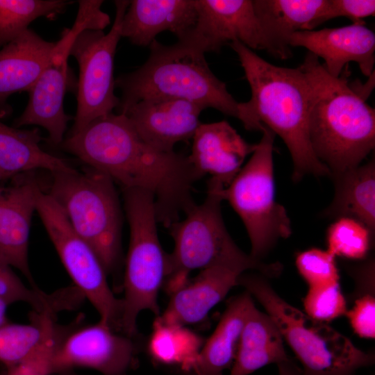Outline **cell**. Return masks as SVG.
<instances>
[{"instance_id": "277c9868", "label": "cell", "mask_w": 375, "mask_h": 375, "mask_svg": "<svg viewBox=\"0 0 375 375\" xmlns=\"http://www.w3.org/2000/svg\"><path fill=\"white\" fill-rule=\"evenodd\" d=\"M224 185L210 178L204 201L193 203L184 212L182 220L173 222L168 229L174 242L167 253L165 283L171 294L188 281L193 270L224 264L245 272L255 269L265 277H276L283 269L276 262L265 263L243 252L228 233L222 215Z\"/></svg>"}, {"instance_id": "30bf717a", "label": "cell", "mask_w": 375, "mask_h": 375, "mask_svg": "<svg viewBox=\"0 0 375 375\" xmlns=\"http://www.w3.org/2000/svg\"><path fill=\"white\" fill-rule=\"evenodd\" d=\"M35 211L75 287L95 308L100 322L115 331L121 329L122 299L116 298L110 288L100 260L73 228L59 204L40 186Z\"/></svg>"}, {"instance_id": "8992f818", "label": "cell", "mask_w": 375, "mask_h": 375, "mask_svg": "<svg viewBox=\"0 0 375 375\" xmlns=\"http://www.w3.org/2000/svg\"><path fill=\"white\" fill-rule=\"evenodd\" d=\"M60 146L123 189L151 190L167 172V154L145 142L124 114L99 117Z\"/></svg>"}, {"instance_id": "2e32d148", "label": "cell", "mask_w": 375, "mask_h": 375, "mask_svg": "<svg viewBox=\"0 0 375 375\" xmlns=\"http://www.w3.org/2000/svg\"><path fill=\"white\" fill-rule=\"evenodd\" d=\"M0 188V262L19 270L35 287L28 258L31 219L40 186L30 176H17ZM37 288V287H35Z\"/></svg>"}, {"instance_id": "f546056e", "label": "cell", "mask_w": 375, "mask_h": 375, "mask_svg": "<svg viewBox=\"0 0 375 375\" xmlns=\"http://www.w3.org/2000/svg\"><path fill=\"white\" fill-rule=\"evenodd\" d=\"M72 3L65 0H0V49L41 17L53 18Z\"/></svg>"}, {"instance_id": "5bb4252c", "label": "cell", "mask_w": 375, "mask_h": 375, "mask_svg": "<svg viewBox=\"0 0 375 375\" xmlns=\"http://www.w3.org/2000/svg\"><path fill=\"white\" fill-rule=\"evenodd\" d=\"M203 110L185 99L151 97L135 103L123 114L145 142L170 152L176 144L192 140L201 124L199 116Z\"/></svg>"}, {"instance_id": "7a4b0ae2", "label": "cell", "mask_w": 375, "mask_h": 375, "mask_svg": "<svg viewBox=\"0 0 375 375\" xmlns=\"http://www.w3.org/2000/svg\"><path fill=\"white\" fill-rule=\"evenodd\" d=\"M299 67L309 84L308 131L316 157L331 173L361 164L375 147V110L344 75L329 74L308 52Z\"/></svg>"}, {"instance_id": "ffe728a7", "label": "cell", "mask_w": 375, "mask_h": 375, "mask_svg": "<svg viewBox=\"0 0 375 375\" xmlns=\"http://www.w3.org/2000/svg\"><path fill=\"white\" fill-rule=\"evenodd\" d=\"M56 44L28 28L0 49V115L11 94L28 92L51 65Z\"/></svg>"}, {"instance_id": "ac0fdd59", "label": "cell", "mask_w": 375, "mask_h": 375, "mask_svg": "<svg viewBox=\"0 0 375 375\" xmlns=\"http://www.w3.org/2000/svg\"><path fill=\"white\" fill-rule=\"evenodd\" d=\"M242 269L217 264L201 270L192 281L172 294L163 313L156 319L169 325L185 326L203 320L229 290L238 285Z\"/></svg>"}, {"instance_id": "4316f807", "label": "cell", "mask_w": 375, "mask_h": 375, "mask_svg": "<svg viewBox=\"0 0 375 375\" xmlns=\"http://www.w3.org/2000/svg\"><path fill=\"white\" fill-rule=\"evenodd\" d=\"M0 299L8 305L26 303L32 308L33 312L53 317L60 311L74 309L82 301L79 292L74 287L60 289L51 294L38 288H30L25 285L12 267L1 262Z\"/></svg>"}, {"instance_id": "836d02e7", "label": "cell", "mask_w": 375, "mask_h": 375, "mask_svg": "<svg viewBox=\"0 0 375 375\" xmlns=\"http://www.w3.org/2000/svg\"><path fill=\"white\" fill-rule=\"evenodd\" d=\"M55 326L44 342L30 356L6 369L3 375H51L54 372L53 356L60 341L66 334Z\"/></svg>"}, {"instance_id": "6da1fadb", "label": "cell", "mask_w": 375, "mask_h": 375, "mask_svg": "<svg viewBox=\"0 0 375 375\" xmlns=\"http://www.w3.org/2000/svg\"><path fill=\"white\" fill-rule=\"evenodd\" d=\"M228 44L238 56L251 91L248 101L238 102L237 118L248 131H261L265 126L283 140L293 162L294 181L308 174L329 176V169L310 144V89L302 69L274 65L238 41Z\"/></svg>"}, {"instance_id": "5b68a950", "label": "cell", "mask_w": 375, "mask_h": 375, "mask_svg": "<svg viewBox=\"0 0 375 375\" xmlns=\"http://www.w3.org/2000/svg\"><path fill=\"white\" fill-rule=\"evenodd\" d=\"M238 284L264 307L301 362L304 375H354L359 369L374 364V354L360 350L328 324L287 303L265 276L242 274Z\"/></svg>"}, {"instance_id": "d6a6232c", "label": "cell", "mask_w": 375, "mask_h": 375, "mask_svg": "<svg viewBox=\"0 0 375 375\" xmlns=\"http://www.w3.org/2000/svg\"><path fill=\"white\" fill-rule=\"evenodd\" d=\"M295 265L309 287L340 282L335 257L327 250L310 248L299 252L296 256Z\"/></svg>"}, {"instance_id": "d590c367", "label": "cell", "mask_w": 375, "mask_h": 375, "mask_svg": "<svg viewBox=\"0 0 375 375\" xmlns=\"http://www.w3.org/2000/svg\"><path fill=\"white\" fill-rule=\"evenodd\" d=\"M346 315L349 324L359 337L365 339L375 338V299L372 294L358 298Z\"/></svg>"}, {"instance_id": "e0dca14e", "label": "cell", "mask_w": 375, "mask_h": 375, "mask_svg": "<svg viewBox=\"0 0 375 375\" xmlns=\"http://www.w3.org/2000/svg\"><path fill=\"white\" fill-rule=\"evenodd\" d=\"M192 140L191 153L188 157L194 169L201 177L208 174L225 188L256 147V144L247 142L225 120L201 123Z\"/></svg>"}, {"instance_id": "74e56055", "label": "cell", "mask_w": 375, "mask_h": 375, "mask_svg": "<svg viewBox=\"0 0 375 375\" xmlns=\"http://www.w3.org/2000/svg\"><path fill=\"white\" fill-rule=\"evenodd\" d=\"M8 306L6 301L0 299V326L9 322L6 315Z\"/></svg>"}, {"instance_id": "d6986e66", "label": "cell", "mask_w": 375, "mask_h": 375, "mask_svg": "<svg viewBox=\"0 0 375 375\" xmlns=\"http://www.w3.org/2000/svg\"><path fill=\"white\" fill-rule=\"evenodd\" d=\"M197 18L196 0H133L122 18L121 36L140 47H149L163 31L180 40Z\"/></svg>"}, {"instance_id": "52a82bcc", "label": "cell", "mask_w": 375, "mask_h": 375, "mask_svg": "<svg viewBox=\"0 0 375 375\" xmlns=\"http://www.w3.org/2000/svg\"><path fill=\"white\" fill-rule=\"evenodd\" d=\"M49 194L76 232L94 250L106 273L121 256L122 214L115 182L92 168L51 173Z\"/></svg>"}, {"instance_id": "4dcf8cb0", "label": "cell", "mask_w": 375, "mask_h": 375, "mask_svg": "<svg viewBox=\"0 0 375 375\" xmlns=\"http://www.w3.org/2000/svg\"><path fill=\"white\" fill-rule=\"evenodd\" d=\"M373 233L361 222L349 217L335 219L326 231L327 251L334 257L365 258L372 245Z\"/></svg>"}, {"instance_id": "cb8c5ba5", "label": "cell", "mask_w": 375, "mask_h": 375, "mask_svg": "<svg viewBox=\"0 0 375 375\" xmlns=\"http://www.w3.org/2000/svg\"><path fill=\"white\" fill-rule=\"evenodd\" d=\"M289 359L277 326L253 303L245 319L230 375H249L265 365Z\"/></svg>"}, {"instance_id": "1f68e13d", "label": "cell", "mask_w": 375, "mask_h": 375, "mask_svg": "<svg viewBox=\"0 0 375 375\" xmlns=\"http://www.w3.org/2000/svg\"><path fill=\"white\" fill-rule=\"evenodd\" d=\"M303 307L305 313L310 318L326 324L346 315L347 303L340 282L309 287Z\"/></svg>"}, {"instance_id": "f35d334b", "label": "cell", "mask_w": 375, "mask_h": 375, "mask_svg": "<svg viewBox=\"0 0 375 375\" xmlns=\"http://www.w3.org/2000/svg\"><path fill=\"white\" fill-rule=\"evenodd\" d=\"M4 181V180H3V177H2L1 175L0 174V183H1L2 181Z\"/></svg>"}, {"instance_id": "8d00e7d4", "label": "cell", "mask_w": 375, "mask_h": 375, "mask_svg": "<svg viewBox=\"0 0 375 375\" xmlns=\"http://www.w3.org/2000/svg\"><path fill=\"white\" fill-rule=\"evenodd\" d=\"M278 375H304L302 369L298 367L290 359L277 365ZM190 375H195L191 374Z\"/></svg>"}, {"instance_id": "f1b7e54d", "label": "cell", "mask_w": 375, "mask_h": 375, "mask_svg": "<svg viewBox=\"0 0 375 375\" xmlns=\"http://www.w3.org/2000/svg\"><path fill=\"white\" fill-rule=\"evenodd\" d=\"M30 324L8 322L0 326V362L12 367L30 356L55 327L54 317L33 312Z\"/></svg>"}, {"instance_id": "ba28073f", "label": "cell", "mask_w": 375, "mask_h": 375, "mask_svg": "<svg viewBox=\"0 0 375 375\" xmlns=\"http://www.w3.org/2000/svg\"><path fill=\"white\" fill-rule=\"evenodd\" d=\"M124 208L130 229L124 274L121 329L136 333L140 312L149 310L158 316V294L165 281L167 253L160 244L153 197L139 189H124Z\"/></svg>"}, {"instance_id": "603a6c76", "label": "cell", "mask_w": 375, "mask_h": 375, "mask_svg": "<svg viewBox=\"0 0 375 375\" xmlns=\"http://www.w3.org/2000/svg\"><path fill=\"white\" fill-rule=\"evenodd\" d=\"M334 194L322 217L354 218L375 233V161L331 173Z\"/></svg>"}, {"instance_id": "7402d4cb", "label": "cell", "mask_w": 375, "mask_h": 375, "mask_svg": "<svg viewBox=\"0 0 375 375\" xmlns=\"http://www.w3.org/2000/svg\"><path fill=\"white\" fill-rule=\"evenodd\" d=\"M328 0H253L256 14L268 44V52L290 58L289 40L299 31H312Z\"/></svg>"}, {"instance_id": "8fae6325", "label": "cell", "mask_w": 375, "mask_h": 375, "mask_svg": "<svg viewBox=\"0 0 375 375\" xmlns=\"http://www.w3.org/2000/svg\"><path fill=\"white\" fill-rule=\"evenodd\" d=\"M130 1H115V17L108 33L85 30L72 38H62L70 44L69 53L79 67L77 110L71 133L94 119L112 112L119 99L115 94L114 58L122 38L121 25Z\"/></svg>"}, {"instance_id": "9c48e42d", "label": "cell", "mask_w": 375, "mask_h": 375, "mask_svg": "<svg viewBox=\"0 0 375 375\" xmlns=\"http://www.w3.org/2000/svg\"><path fill=\"white\" fill-rule=\"evenodd\" d=\"M249 161L222 190L242 219L251 242L252 258L261 260L277 241L292 233L283 206L275 200L273 150L275 133L264 126Z\"/></svg>"}, {"instance_id": "4fadbf2b", "label": "cell", "mask_w": 375, "mask_h": 375, "mask_svg": "<svg viewBox=\"0 0 375 375\" xmlns=\"http://www.w3.org/2000/svg\"><path fill=\"white\" fill-rule=\"evenodd\" d=\"M131 338L116 333L100 321L70 331L56 349L54 372L83 367L103 375H126L135 362L136 353Z\"/></svg>"}, {"instance_id": "d4e9b609", "label": "cell", "mask_w": 375, "mask_h": 375, "mask_svg": "<svg viewBox=\"0 0 375 375\" xmlns=\"http://www.w3.org/2000/svg\"><path fill=\"white\" fill-rule=\"evenodd\" d=\"M253 304L247 291L231 300L214 332L201 349L190 372L195 375H222L233 365L245 319Z\"/></svg>"}, {"instance_id": "484cf974", "label": "cell", "mask_w": 375, "mask_h": 375, "mask_svg": "<svg viewBox=\"0 0 375 375\" xmlns=\"http://www.w3.org/2000/svg\"><path fill=\"white\" fill-rule=\"evenodd\" d=\"M38 129L21 130L0 122V174L3 180L42 169L51 173L74 169L64 160L44 151Z\"/></svg>"}, {"instance_id": "7c38bea8", "label": "cell", "mask_w": 375, "mask_h": 375, "mask_svg": "<svg viewBox=\"0 0 375 375\" xmlns=\"http://www.w3.org/2000/svg\"><path fill=\"white\" fill-rule=\"evenodd\" d=\"M196 23L178 42L203 53L219 52L223 46L234 41L251 50L268 51L253 0H196Z\"/></svg>"}, {"instance_id": "9a60e30c", "label": "cell", "mask_w": 375, "mask_h": 375, "mask_svg": "<svg viewBox=\"0 0 375 375\" xmlns=\"http://www.w3.org/2000/svg\"><path fill=\"white\" fill-rule=\"evenodd\" d=\"M352 24L319 31H299L292 35L290 47H301L324 60V67L339 77L349 62H356L362 74L372 75L375 63V35L365 26Z\"/></svg>"}, {"instance_id": "44dd1931", "label": "cell", "mask_w": 375, "mask_h": 375, "mask_svg": "<svg viewBox=\"0 0 375 375\" xmlns=\"http://www.w3.org/2000/svg\"><path fill=\"white\" fill-rule=\"evenodd\" d=\"M68 86L67 60L61 64L51 62L28 90V104L15 119V127L40 126L48 132L52 144L60 145L71 119L64 110V97Z\"/></svg>"}, {"instance_id": "e575fe53", "label": "cell", "mask_w": 375, "mask_h": 375, "mask_svg": "<svg viewBox=\"0 0 375 375\" xmlns=\"http://www.w3.org/2000/svg\"><path fill=\"white\" fill-rule=\"evenodd\" d=\"M374 0H328L324 11L314 22L312 30L324 22L338 17H347L352 21V24H365L362 19L374 16Z\"/></svg>"}, {"instance_id": "83f0119b", "label": "cell", "mask_w": 375, "mask_h": 375, "mask_svg": "<svg viewBox=\"0 0 375 375\" xmlns=\"http://www.w3.org/2000/svg\"><path fill=\"white\" fill-rule=\"evenodd\" d=\"M203 340L184 326L169 325L156 319L149 341L153 359L164 364H177L190 372L201 351Z\"/></svg>"}, {"instance_id": "3957f363", "label": "cell", "mask_w": 375, "mask_h": 375, "mask_svg": "<svg viewBox=\"0 0 375 375\" xmlns=\"http://www.w3.org/2000/svg\"><path fill=\"white\" fill-rule=\"evenodd\" d=\"M149 47V56L143 65L115 80L122 92L118 113L144 99L167 97L188 100L237 118L238 102L212 73L203 52L180 42L165 45L155 40Z\"/></svg>"}]
</instances>
